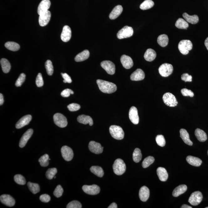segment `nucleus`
Here are the masks:
<instances>
[{
	"instance_id": "obj_42",
	"label": "nucleus",
	"mask_w": 208,
	"mask_h": 208,
	"mask_svg": "<svg viewBox=\"0 0 208 208\" xmlns=\"http://www.w3.org/2000/svg\"><path fill=\"white\" fill-rule=\"evenodd\" d=\"M155 161V159L152 156H149L144 159L142 162V165L144 168H147L152 164Z\"/></svg>"
},
{
	"instance_id": "obj_40",
	"label": "nucleus",
	"mask_w": 208,
	"mask_h": 208,
	"mask_svg": "<svg viewBox=\"0 0 208 208\" xmlns=\"http://www.w3.org/2000/svg\"><path fill=\"white\" fill-rule=\"evenodd\" d=\"M28 186L29 189L33 194H37L40 191L39 186L37 184L29 182L28 183Z\"/></svg>"
},
{
	"instance_id": "obj_26",
	"label": "nucleus",
	"mask_w": 208,
	"mask_h": 208,
	"mask_svg": "<svg viewBox=\"0 0 208 208\" xmlns=\"http://www.w3.org/2000/svg\"><path fill=\"white\" fill-rule=\"evenodd\" d=\"M77 120L80 123L84 124V125L89 124L90 126L93 125V119L89 116L84 115H80L77 118Z\"/></svg>"
},
{
	"instance_id": "obj_8",
	"label": "nucleus",
	"mask_w": 208,
	"mask_h": 208,
	"mask_svg": "<svg viewBox=\"0 0 208 208\" xmlns=\"http://www.w3.org/2000/svg\"><path fill=\"white\" fill-rule=\"evenodd\" d=\"M53 119L55 124L60 128H65L68 125L66 117L61 113L55 114L54 115Z\"/></svg>"
},
{
	"instance_id": "obj_18",
	"label": "nucleus",
	"mask_w": 208,
	"mask_h": 208,
	"mask_svg": "<svg viewBox=\"0 0 208 208\" xmlns=\"http://www.w3.org/2000/svg\"><path fill=\"white\" fill-rule=\"evenodd\" d=\"M71 28L68 26L64 27L61 34V39L64 42H68L71 39Z\"/></svg>"
},
{
	"instance_id": "obj_5",
	"label": "nucleus",
	"mask_w": 208,
	"mask_h": 208,
	"mask_svg": "<svg viewBox=\"0 0 208 208\" xmlns=\"http://www.w3.org/2000/svg\"><path fill=\"white\" fill-rule=\"evenodd\" d=\"M133 34V30L131 27L125 26L117 34V38L121 39L130 37Z\"/></svg>"
},
{
	"instance_id": "obj_58",
	"label": "nucleus",
	"mask_w": 208,
	"mask_h": 208,
	"mask_svg": "<svg viewBox=\"0 0 208 208\" xmlns=\"http://www.w3.org/2000/svg\"><path fill=\"white\" fill-rule=\"evenodd\" d=\"M4 103V96H3V94L1 93V94H0V105H2Z\"/></svg>"
},
{
	"instance_id": "obj_16",
	"label": "nucleus",
	"mask_w": 208,
	"mask_h": 208,
	"mask_svg": "<svg viewBox=\"0 0 208 208\" xmlns=\"http://www.w3.org/2000/svg\"><path fill=\"white\" fill-rule=\"evenodd\" d=\"M51 3L49 0H43L39 5L38 13L39 15L48 11L51 6Z\"/></svg>"
},
{
	"instance_id": "obj_55",
	"label": "nucleus",
	"mask_w": 208,
	"mask_h": 208,
	"mask_svg": "<svg viewBox=\"0 0 208 208\" xmlns=\"http://www.w3.org/2000/svg\"><path fill=\"white\" fill-rule=\"evenodd\" d=\"M40 200L43 202L48 203L51 200V197L48 194L42 195L40 197Z\"/></svg>"
},
{
	"instance_id": "obj_56",
	"label": "nucleus",
	"mask_w": 208,
	"mask_h": 208,
	"mask_svg": "<svg viewBox=\"0 0 208 208\" xmlns=\"http://www.w3.org/2000/svg\"><path fill=\"white\" fill-rule=\"evenodd\" d=\"M61 75L64 79V80H63L64 83H72V81L71 77H70L69 75L66 73H61Z\"/></svg>"
},
{
	"instance_id": "obj_43",
	"label": "nucleus",
	"mask_w": 208,
	"mask_h": 208,
	"mask_svg": "<svg viewBox=\"0 0 208 208\" xmlns=\"http://www.w3.org/2000/svg\"><path fill=\"white\" fill-rule=\"evenodd\" d=\"M49 156L48 154H45L42 156L39 160L40 165L43 167H46L49 165Z\"/></svg>"
},
{
	"instance_id": "obj_17",
	"label": "nucleus",
	"mask_w": 208,
	"mask_h": 208,
	"mask_svg": "<svg viewBox=\"0 0 208 208\" xmlns=\"http://www.w3.org/2000/svg\"><path fill=\"white\" fill-rule=\"evenodd\" d=\"M0 200L3 204L8 207H13L15 204L14 199L9 195L4 194L1 195Z\"/></svg>"
},
{
	"instance_id": "obj_3",
	"label": "nucleus",
	"mask_w": 208,
	"mask_h": 208,
	"mask_svg": "<svg viewBox=\"0 0 208 208\" xmlns=\"http://www.w3.org/2000/svg\"><path fill=\"white\" fill-rule=\"evenodd\" d=\"M112 136L114 138L118 140H121L124 137V132L123 129L120 126L112 125L109 129Z\"/></svg>"
},
{
	"instance_id": "obj_22",
	"label": "nucleus",
	"mask_w": 208,
	"mask_h": 208,
	"mask_svg": "<svg viewBox=\"0 0 208 208\" xmlns=\"http://www.w3.org/2000/svg\"><path fill=\"white\" fill-rule=\"evenodd\" d=\"M145 78V73L140 69H138L132 74L130 76V79L134 81H139L143 80Z\"/></svg>"
},
{
	"instance_id": "obj_24",
	"label": "nucleus",
	"mask_w": 208,
	"mask_h": 208,
	"mask_svg": "<svg viewBox=\"0 0 208 208\" xmlns=\"http://www.w3.org/2000/svg\"><path fill=\"white\" fill-rule=\"evenodd\" d=\"M123 8L121 5H118L114 8L109 15V18L111 20L117 19L122 14Z\"/></svg>"
},
{
	"instance_id": "obj_25",
	"label": "nucleus",
	"mask_w": 208,
	"mask_h": 208,
	"mask_svg": "<svg viewBox=\"0 0 208 208\" xmlns=\"http://www.w3.org/2000/svg\"><path fill=\"white\" fill-rule=\"evenodd\" d=\"M157 172L159 180L162 182H165L167 180L168 178V174L164 168L159 167L157 169Z\"/></svg>"
},
{
	"instance_id": "obj_12",
	"label": "nucleus",
	"mask_w": 208,
	"mask_h": 208,
	"mask_svg": "<svg viewBox=\"0 0 208 208\" xmlns=\"http://www.w3.org/2000/svg\"><path fill=\"white\" fill-rule=\"evenodd\" d=\"M61 152L62 157L66 161H70L73 159L74 156L73 150L70 147L64 146L62 147Z\"/></svg>"
},
{
	"instance_id": "obj_7",
	"label": "nucleus",
	"mask_w": 208,
	"mask_h": 208,
	"mask_svg": "<svg viewBox=\"0 0 208 208\" xmlns=\"http://www.w3.org/2000/svg\"><path fill=\"white\" fill-rule=\"evenodd\" d=\"M163 100L166 105L170 107L177 106L178 102L175 97L170 93L165 94L163 96Z\"/></svg>"
},
{
	"instance_id": "obj_27",
	"label": "nucleus",
	"mask_w": 208,
	"mask_h": 208,
	"mask_svg": "<svg viewBox=\"0 0 208 208\" xmlns=\"http://www.w3.org/2000/svg\"><path fill=\"white\" fill-rule=\"evenodd\" d=\"M180 133V137L185 143L189 146H192L193 143L190 139L189 134L187 131L184 129H181Z\"/></svg>"
},
{
	"instance_id": "obj_20",
	"label": "nucleus",
	"mask_w": 208,
	"mask_h": 208,
	"mask_svg": "<svg viewBox=\"0 0 208 208\" xmlns=\"http://www.w3.org/2000/svg\"><path fill=\"white\" fill-rule=\"evenodd\" d=\"M120 60L124 68L126 69H130L133 66V61L130 56L123 55L121 58Z\"/></svg>"
},
{
	"instance_id": "obj_31",
	"label": "nucleus",
	"mask_w": 208,
	"mask_h": 208,
	"mask_svg": "<svg viewBox=\"0 0 208 208\" xmlns=\"http://www.w3.org/2000/svg\"><path fill=\"white\" fill-rule=\"evenodd\" d=\"M187 189V186L185 185H181L175 188L172 193L173 196L174 197H177L184 193Z\"/></svg>"
},
{
	"instance_id": "obj_45",
	"label": "nucleus",
	"mask_w": 208,
	"mask_h": 208,
	"mask_svg": "<svg viewBox=\"0 0 208 208\" xmlns=\"http://www.w3.org/2000/svg\"><path fill=\"white\" fill-rule=\"evenodd\" d=\"M14 180L17 184L20 185H24L26 184V180L25 178L19 174L15 175Z\"/></svg>"
},
{
	"instance_id": "obj_32",
	"label": "nucleus",
	"mask_w": 208,
	"mask_h": 208,
	"mask_svg": "<svg viewBox=\"0 0 208 208\" xmlns=\"http://www.w3.org/2000/svg\"><path fill=\"white\" fill-rule=\"evenodd\" d=\"M195 136L198 140L200 142H204L207 140V134L203 130L197 128L196 129L195 132Z\"/></svg>"
},
{
	"instance_id": "obj_35",
	"label": "nucleus",
	"mask_w": 208,
	"mask_h": 208,
	"mask_svg": "<svg viewBox=\"0 0 208 208\" xmlns=\"http://www.w3.org/2000/svg\"><path fill=\"white\" fill-rule=\"evenodd\" d=\"M169 41V38L167 35H161L158 38L157 42L162 47H165L167 46L168 44Z\"/></svg>"
},
{
	"instance_id": "obj_2",
	"label": "nucleus",
	"mask_w": 208,
	"mask_h": 208,
	"mask_svg": "<svg viewBox=\"0 0 208 208\" xmlns=\"http://www.w3.org/2000/svg\"><path fill=\"white\" fill-rule=\"evenodd\" d=\"M114 172L118 175H121L125 172L126 166L124 161L122 159H117L114 163L113 166Z\"/></svg>"
},
{
	"instance_id": "obj_52",
	"label": "nucleus",
	"mask_w": 208,
	"mask_h": 208,
	"mask_svg": "<svg viewBox=\"0 0 208 208\" xmlns=\"http://www.w3.org/2000/svg\"><path fill=\"white\" fill-rule=\"evenodd\" d=\"M36 83L37 86L38 87H41L43 86L44 85V81L42 76L41 73H39L37 76Z\"/></svg>"
},
{
	"instance_id": "obj_59",
	"label": "nucleus",
	"mask_w": 208,
	"mask_h": 208,
	"mask_svg": "<svg viewBox=\"0 0 208 208\" xmlns=\"http://www.w3.org/2000/svg\"><path fill=\"white\" fill-rule=\"evenodd\" d=\"M117 204L115 203H113L110 205V206H109L108 208H117Z\"/></svg>"
},
{
	"instance_id": "obj_36",
	"label": "nucleus",
	"mask_w": 208,
	"mask_h": 208,
	"mask_svg": "<svg viewBox=\"0 0 208 208\" xmlns=\"http://www.w3.org/2000/svg\"><path fill=\"white\" fill-rule=\"evenodd\" d=\"M90 171L92 173L99 177H102L104 175V171L101 167L99 166H92L90 168Z\"/></svg>"
},
{
	"instance_id": "obj_1",
	"label": "nucleus",
	"mask_w": 208,
	"mask_h": 208,
	"mask_svg": "<svg viewBox=\"0 0 208 208\" xmlns=\"http://www.w3.org/2000/svg\"><path fill=\"white\" fill-rule=\"evenodd\" d=\"M96 82L101 91L104 93H112L117 90L116 85L111 82L101 80H97Z\"/></svg>"
},
{
	"instance_id": "obj_13",
	"label": "nucleus",
	"mask_w": 208,
	"mask_h": 208,
	"mask_svg": "<svg viewBox=\"0 0 208 208\" xmlns=\"http://www.w3.org/2000/svg\"><path fill=\"white\" fill-rule=\"evenodd\" d=\"M51 16V13L49 11L40 14L39 19L40 26L42 27L46 26L49 23Z\"/></svg>"
},
{
	"instance_id": "obj_53",
	"label": "nucleus",
	"mask_w": 208,
	"mask_h": 208,
	"mask_svg": "<svg viewBox=\"0 0 208 208\" xmlns=\"http://www.w3.org/2000/svg\"><path fill=\"white\" fill-rule=\"evenodd\" d=\"M181 92L182 95L185 96H189L190 97H193L194 95V93L192 91L188 90L187 88L182 89L181 90Z\"/></svg>"
},
{
	"instance_id": "obj_38",
	"label": "nucleus",
	"mask_w": 208,
	"mask_h": 208,
	"mask_svg": "<svg viewBox=\"0 0 208 208\" xmlns=\"http://www.w3.org/2000/svg\"><path fill=\"white\" fill-rule=\"evenodd\" d=\"M5 46L8 49L13 51H18L20 48L19 45L14 42H8L5 44Z\"/></svg>"
},
{
	"instance_id": "obj_44",
	"label": "nucleus",
	"mask_w": 208,
	"mask_h": 208,
	"mask_svg": "<svg viewBox=\"0 0 208 208\" xmlns=\"http://www.w3.org/2000/svg\"><path fill=\"white\" fill-rule=\"evenodd\" d=\"M45 65L48 74L49 76H51L54 72L53 66L52 62L50 60H48L45 63Z\"/></svg>"
},
{
	"instance_id": "obj_29",
	"label": "nucleus",
	"mask_w": 208,
	"mask_h": 208,
	"mask_svg": "<svg viewBox=\"0 0 208 208\" xmlns=\"http://www.w3.org/2000/svg\"><path fill=\"white\" fill-rule=\"evenodd\" d=\"M187 162L190 165L195 167H199L202 164V161L198 158L189 156L186 158Z\"/></svg>"
},
{
	"instance_id": "obj_34",
	"label": "nucleus",
	"mask_w": 208,
	"mask_h": 208,
	"mask_svg": "<svg viewBox=\"0 0 208 208\" xmlns=\"http://www.w3.org/2000/svg\"><path fill=\"white\" fill-rule=\"evenodd\" d=\"M0 63L3 72L5 73H9L11 69V65L9 61L6 59L3 58L1 60Z\"/></svg>"
},
{
	"instance_id": "obj_60",
	"label": "nucleus",
	"mask_w": 208,
	"mask_h": 208,
	"mask_svg": "<svg viewBox=\"0 0 208 208\" xmlns=\"http://www.w3.org/2000/svg\"><path fill=\"white\" fill-rule=\"evenodd\" d=\"M204 43L206 48H207V49L208 50V37L205 39Z\"/></svg>"
},
{
	"instance_id": "obj_47",
	"label": "nucleus",
	"mask_w": 208,
	"mask_h": 208,
	"mask_svg": "<svg viewBox=\"0 0 208 208\" xmlns=\"http://www.w3.org/2000/svg\"><path fill=\"white\" fill-rule=\"evenodd\" d=\"M156 141L158 145L161 147H164L165 145V140L163 135H157L156 137Z\"/></svg>"
},
{
	"instance_id": "obj_9",
	"label": "nucleus",
	"mask_w": 208,
	"mask_h": 208,
	"mask_svg": "<svg viewBox=\"0 0 208 208\" xmlns=\"http://www.w3.org/2000/svg\"><path fill=\"white\" fill-rule=\"evenodd\" d=\"M202 199V193L199 191H196L191 195L189 199V202L192 205L196 206L200 203Z\"/></svg>"
},
{
	"instance_id": "obj_48",
	"label": "nucleus",
	"mask_w": 208,
	"mask_h": 208,
	"mask_svg": "<svg viewBox=\"0 0 208 208\" xmlns=\"http://www.w3.org/2000/svg\"><path fill=\"white\" fill-rule=\"evenodd\" d=\"M25 79H26V75L24 73H21L18 80H17L15 85L17 87L21 86L24 82Z\"/></svg>"
},
{
	"instance_id": "obj_54",
	"label": "nucleus",
	"mask_w": 208,
	"mask_h": 208,
	"mask_svg": "<svg viewBox=\"0 0 208 208\" xmlns=\"http://www.w3.org/2000/svg\"><path fill=\"white\" fill-rule=\"evenodd\" d=\"M74 93V92L72 90L70 89H66L61 92V95L65 98H67V97H69L70 95H73Z\"/></svg>"
},
{
	"instance_id": "obj_61",
	"label": "nucleus",
	"mask_w": 208,
	"mask_h": 208,
	"mask_svg": "<svg viewBox=\"0 0 208 208\" xmlns=\"http://www.w3.org/2000/svg\"><path fill=\"white\" fill-rule=\"evenodd\" d=\"M182 208H192V207H191L190 206L184 204L182 206V207H181Z\"/></svg>"
},
{
	"instance_id": "obj_14",
	"label": "nucleus",
	"mask_w": 208,
	"mask_h": 208,
	"mask_svg": "<svg viewBox=\"0 0 208 208\" xmlns=\"http://www.w3.org/2000/svg\"><path fill=\"white\" fill-rule=\"evenodd\" d=\"M89 148L90 151L96 154L101 153L103 152V147L100 143L95 141H91L89 144Z\"/></svg>"
},
{
	"instance_id": "obj_15",
	"label": "nucleus",
	"mask_w": 208,
	"mask_h": 208,
	"mask_svg": "<svg viewBox=\"0 0 208 208\" xmlns=\"http://www.w3.org/2000/svg\"><path fill=\"white\" fill-rule=\"evenodd\" d=\"M129 118L133 123L137 125L139 123V118L137 109L135 107L130 108L129 113Z\"/></svg>"
},
{
	"instance_id": "obj_6",
	"label": "nucleus",
	"mask_w": 208,
	"mask_h": 208,
	"mask_svg": "<svg viewBox=\"0 0 208 208\" xmlns=\"http://www.w3.org/2000/svg\"><path fill=\"white\" fill-rule=\"evenodd\" d=\"M173 70V67L172 65L168 63H164L159 67V71L161 76L167 77L172 74Z\"/></svg>"
},
{
	"instance_id": "obj_39",
	"label": "nucleus",
	"mask_w": 208,
	"mask_h": 208,
	"mask_svg": "<svg viewBox=\"0 0 208 208\" xmlns=\"http://www.w3.org/2000/svg\"><path fill=\"white\" fill-rule=\"evenodd\" d=\"M133 159L134 162L137 163L140 162L142 160V154L140 149L136 148L134 150L133 155Z\"/></svg>"
},
{
	"instance_id": "obj_57",
	"label": "nucleus",
	"mask_w": 208,
	"mask_h": 208,
	"mask_svg": "<svg viewBox=\"0 0 208 208\" xmlns=\"http://www.w3.org/2000/svg\"><path fill=\"white\" fill-rule=\"evenodd\" d=\"M182 80L185 82H192V76L189 75L188 73L183 74L181 76Z\"/></svg>"
},
{
	"instance_id": "obj_19",
	"label": "nucleus",
	"mask_w": 208,
	"mask_h": 208,
	"mask_svg": "<svg viewBox=\"0 0 208 208\" xmlns=\"http://www.w3.org/2000/svg\"><path fill=\"white\" fill-rule=\"evenodd\" d=\"M33 129H29L25 133L20 140L19 146L20 147L23 148L25 146L28 141L33 135Z\"/></svg>"
},
{
	"instance_id": "obj_37",
	"label": "nucleus",
	"mask_w": 208,
	"mask_h": 208,
	"mask_svg": "<svg viewBox=\"0 0 208 208\" xmlns=\"http://www.w3.org/2000/svg\"><path fill=\"white\" fill-rule=\"evenodd\" d=\"M175 25L178 28L185 29H187L189 26L187 22L182 18H179L176 21Z\"/></svg>"
},
{
	"instance_id": "obj_10",
	"label": "nucleus",
	"mask_w": 208,
	"mask_h": 208,
	"mask_svg": "<svg viewBox=\"0 0 208 208\" xmlns=\"http://www.w3.org/2000/svg\"><path fill=\"white\" fill-rule=\"evenodd\" d=\"M101 66L109 75H113L115 73V64L110 61H104L101 63Z\"/></svg>"
},
{
	"instance_id": "obj_30",
	"label": "nucleus",
	"mask_w": 208,
	"mask_h": 208,
	"mask_svg": "<svg viewBox=\"0 0 208 208\" xmlns=\"http://www.w3.org/2000/svg\"><path fill=\"white\" fill-rule=\"evenodd\" d=\"M90 55L89 51L85 50L77 55L75 58V61L78 62L84 61L89 58Z\"/></svg>"
},
{
	"instance_id": "obj_23",
	"label": "nucleus",
	"mask_w": 208,
	"mask_h": 208,
	"mask_svg": "<svg viewBox=\"0 0 208 208\" xmlns=\"http://www.w3.org/2000/svg\"><path fill=\"white\" fill-rule=\"evenodd\" d=\"M139 197L143 202H146L150 196V190L146 186H143L141 188L139 193Z\"/></svg>"
},
{
	"instance_id": "obj_63",
	"label": "nucleus",
	"mask_w": 208,
	"mask_h": 208,
	"mask_svg": "<svg viewBox=\"0 0 208 208\" xmlns=\"http://www.w3.org/2000/svg\"><path fill=\"white\" fill-rule=\"evenodd\" d=\"M205 208H208V207H206Z\"/></svg>"
},
{
	"instance_id": "obj_41",
	"label": "nucleus",
	"mask_w": 208,
	"mask_h": 208,
	"mask_svg": "<svg viewBox=\"0 0 208 208\" xmlns=\"http://www.w3.org/2000/svg\"><path fill=\"white\" fill-rule=\"evenodd\" d=\"M154 3L152 0H145L140 6V9L145 10L151 9L154 6Z\"/></svg>"
},
{
	"instance_id": "obj_62",
	"label": "nucleus",
	"mask_w": 208,
	"mask_h": 208,
	"mask_svg": "<svg viewBox=\"0 0 208 208\" xmlns=\"http://www.w3.org/2000/svg\"><path fill=\"white\" fill-rule=\"evenodd\" d=\"M54 178H55V179H56V177H55V176Z\"/></svg>"
},
{
	"instance_id": "obj_51",
	"label": "nucleus",
	"mask_w": 208,
	"mask_h": 208,
	"mask_svg": "<svg viewBox=\"0 0 208 208\" xmlns=\"http://www.w3.org/2000/svg\"><path fill=\"white\" fill-rule=\"evenodd\" d=\"M68 110L71 112H75L79 110L81 107L79 104L76 103H71L68 106Z\"/></svg>"
},
{
	"instance_id": "obj_4",
	"label": "nucleus",
	"mask_w": 208,
	"mask_h": 208,
	"mask_svg": "<svg viewBox=\"0 0 208 208\" xmlns=\"http://www.w3.org/2000/svg\"><path fill=\"white\" fill-rule=\"evenodd\" d=\"M192 43L189 40H182L178 45L179 51L184 55H187L189 51L192 49Z\"/></svg>"
},
{
	"instance_id": "obj_64",
	"label": "nucleus",
	"mask_w": 208,
	"mask_h": 208,
	"mask_svg": "<svg viewBox=\"0 0 208 208\" xmlns=\"http://www.w3.org/2000/svg\"><path fill=\"white\" fill-rule=\"evenodd\" d=\"M207 154H208V152H207Z\"/></svg>"
},
{
	"instance_id": "obj_49",
	"label": "nucleus",
	"mask_w": 208,
	"mask_h": 208,
	"mask_svg": "<svg viewBox=\"0 0 208 208\" xmlns=\"http://www.w3.org/2000/svg\"><path fill=\"white\" fill-rule=\"evenodd\" d=\"M63 189L61 185H58L57 186L56 188L55 189L53 194L56 197H60L63 195Z\"/></svg>"
},
{
	"instance_id": "obj_21",
	"label": "nucleus",
	"mask_w": 208,
	"mask_h": 208,
	"mask_svg": "<svg viewBox=\"0 0 208 208\" xmlns=\"http://www.w3.org/2000/svg\"><path fill=\"white\" fill-rule=\"evenodd\" d=\"M31 115H27L22 117L18 121L16 124V128L20 129L22 128L25 126L28 125L32 120Z\"/></svg>"
},
{
	"instance_id": "obj_11",
	"label": "nucleus",
	"mask_w": 208,
	"mask_h": 208,
	"mask_svg": "<svg viewBox=\"0 0 208 208\" xmlns=\"http://www.w3.org/2000/svg\"><path fill=\"white\" fill-rule=\"evenodd\" d=\"M82 189L85 193L90 195H96L99 193L100 191V187L96 185H85L82 187Z\"/></svg>"
},
{
	"instance_id": "obj_46",
	"label": "nucleus",
	"mask_w": 208,
	"mask_h": 208,
	"mask_svg": "<svg viewBox=\"0 0 208 208\" xmlns=\"http://www.w3.org/2000/svg\"><path fill=\"white\" fill-rule=\"evenodd\" d=\"M57 173V169L55 168L49 169L46 172V175L47 178L49 180H51L54 177Z\"/></svg>"
},
{
	"instance_id": "obj_50",
	"label": "nucleus",
	"mask_w": 208,
	"mask_h": 208,
	"mask_svg": "<svg viewBox=\"0 0 208 208\" xmlns=\"http://www.w3.org/2000/svg\"><path fill=\"white\" fill-rule=\"evenodd\" d=\"M67 208H81L82 205L81 203L78 201H72L67 205Z\"/></svg>"
},
{
	"instance_id": "obj_33",
	"label": "nucleus",
	"mask_w": 208,
	"mask_h": 208,
	"mask_svg": "<svg viewBox=\"0 0 208 208\" xmlns=\"http://www.w3.org/2000/svg\"><path fill=\"white\" fill-rule=\"evenodd\" d=\"M183 16L188 23H191L192 24H197L199 21L198 16L196 15H194L193 16H190L187 13H184L183 14Z\"/></svg>"
},
{
	"instance_id": "obj_28",
	"label": "nucleus",
	"mask_w": 208,
	"mask_h": 208,
	"mask_svg": "<svg viewBox=\"0 0 208 208\" xmlns=\"http://www.w3.org/2000/svg\"><path fill=\"white\" fill-rule=\"evenodd\" d=\"M157 56V53L155 50L152 49H148L146 51L144 55V58L146 61L149 62L153 61Z\"/></svg>"
}]
</instances>
